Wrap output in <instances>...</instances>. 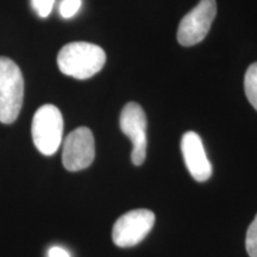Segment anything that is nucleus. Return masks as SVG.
Here are the masks:
<instances>
[{
  "label": "nucleus",
  "instance_id": "obj_9",
  "mask_svg": "<svg viewBox=\"0 0 257 257\" xmlns=\"http://www.w3.org/2000/svg\"><path fill=\"white\" fill-rule=\"evenodd\" d=\"M244 91L250 104L257 111V62L249 66L244 76Z\"/></svg>",
  "mask_w": 257,
  "mask_h": 257
},
{
  "label": "nucleus",
  "instance_id": "obj_6",
  "mask_svg": "<svg viewBox=\"0 0 257 257\" xmlns=\"http://www.w3.org/2000/svg\"><path fill=\"white\" fill-rule=\"evenodd\" d=\"M95 156V143L92 131L81 126L72 131L63 143L62 162L69 172L88 168Z\"/></svg>",
  "mask_w": 257,
  "mask_h": 257
},
{
  "label": "nucleus",
  "instance_id": "obj_1",
  "mask_svg": "<svg viewBox=\"0 0 257 257\" xmlns=\"http://www.w3.org/2000/svg\"><path fill=\"white\" fill-rule=\"evenodd\" d=\"M106 54L100 47L88 42L66 44L57 55V66L64 75L85 80L92 78L105 66Z\"/></svg>",
  "mask_w": 257,
  "mask_h": 257
},
{
  "label": "nucleus",
  "instance_id": "obj_7",
  "mask_svg": "<svg viewBox=\"0 0 257 257\" xmlns=\"http://www.w3.org/2000/svg\"><path fill=\"white\" fill-rule=\"evenodd\" d=\"M120 130L133 143L131 160L141 166L147 157V117L137 102H128L123 107L119 118Z\"/></svg>",
  "mask_w": 257,
  "mask_h": 257
},
{
  "label": "nucleus",
  "instance_id": "obj_8",
  "mask_svg": "<svg viewBox=\"0 0 257 257\" xmlns=\"http://www.w3.org/2000/svg\"><path fill=\"white\" fill-rule=\"evenodd\" d=\"M181 150L189 174L198 182L211 178L212 166L207 159L200 136L194 131H188L182 136Z\"/></svg>",
  "mask_w": 257,
  "mask_h": 257
},
{
  "label": "nucleus",
  "instance_id": "obj_13",
  "mask_svg": "<svg viewBox=\"0 0 257 257\" xmlns=\"http://www.w3.org/2000/svg\"><path fill=\"white\" fill-rule=\"evenodd\" d=\"M48 257H70V253L61 246H53L48 251Z\"/></svg>",
  "mask_w": 257,
  "mask_h": 257
},
{
  "label": "nucleus",
  "instance_id": "obj_10",
  "mask_svg": "<svg viewBox=\"0 0 257 257\" xmlns=\"http://www.w3.org/2000/svg\"><path fill=\"white\" fill-rule=\"evenodd\" d=\"M245 246L250 257H257V214L246 232Z\"/></svg>",
  "mask_w": 257,
  "mask_h": 257
},
{
  "label": "nucleus",
  "instance_id": "obj_2",
  "mask_svg": "<svg viewBox=\"0 0 257 257\" xmlns=\"http://www.w3.org/2000/svg\"><path fill=\"white\" fill-rule=\"evenodd\" d=\"M24 98V80L21 69L9 57L0 56V123L17 119Z\"/></svg>",
  "mask_w": 257,
  "mask_h": 257
},
{
  "label": "nucleus",
  "instance_id": "obj_11",
  "mask_svg": "<svg viewBox=\"0 0 257 257\" xmlns=\"http://www.w3.org/2000/svg\"><path fill=\"white\" fill-rule=\"evenodd\" d=\"M81 8V0H62L60 4V15L62 18H72Z\"/></svg>",
  "mask_w": 257,
  "mask_h": 257
},
{
  "label": "nucleus",
  "instance_id": "obj_5",
  "mask_svg": "<svg viewBox=\"0 0 257 257\" xmlns=\"http://www.w3.org/2000/svg\"><path fill=\"white\" fill-rule=\"evenodd\" d=\"M217 15L216 0H200L180 22L178 41L181 46L191 47L206 37Z\"/></svg>",
  "mask_w": 257,
  "mask_h": 257
},
{
  "label": "nucleus",
  "instance_id": "obj_4",
  "mask_svg": "<svg viewBox=\"0 0 257 257\" xmlns=\"http://www.w3.org/2000/svg\"><path fill=\"white\" fill-rule=\"evenodd\" d=\"M155 224V214L147 208L133 210L119 217L113 225L112 239L119 248L137 245L148 236Z\"/></svg>",
  "mask_w": 257,
  "mask_h": 257
},
{
  "label": "nucleus",
  "instance_id": "obj_3",
  "mask_svg": "<svg viewBox=\"0 0 257 257\" xmlns=\"http://www.w3.org/2000/svg\"><path fill=\"white\" fill-rule=\"evenodd\" d=\"M31 134L38 152L54 155L62 143L63 118L59 108L51 104L41 106L32 119Z\"/></svg>",
  "mask_w": 257,
  "mask_h": 257
},
{
  "label": "nucleus",
  "instance_id": "obj_12",
  "mask_svg": "<svg viewBox=\"0 0 257 257\" xmlns=\"http://www.w3.org/2000/svg\"><path fill=\"white\" fill-rule=\"evenodd\" d=\"M55 0H31V6L41 18H47L53 11Z\"/></svg>",
  "mask_w": 257,
  "mask_h": 257
}]
</instances>
